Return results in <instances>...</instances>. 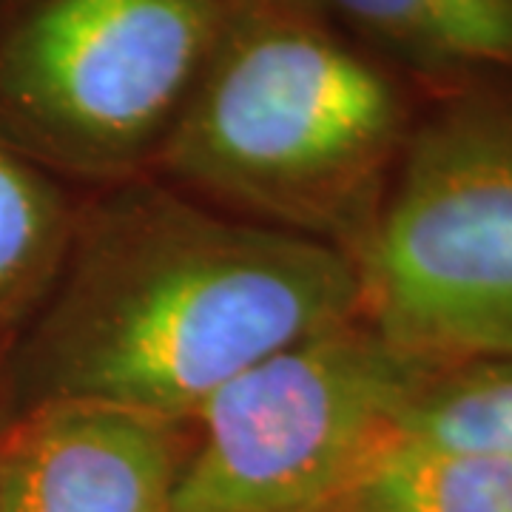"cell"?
<instances>
[{
	"label": "cell",
	"mask_w": 512,
	"mask_h": 512,
	"mask_svg": "<svg viewBox=\"0 0 512 512\" xmlns=\"http://www.w3.org/2000/svg\"><path fill=\"white\" fill-rule=\"evenodd\" d=\"M359 319L350 256L157 177L80 191L52 291L9 345L15 410L80 399L191 421L276 350Z\"/></svg>",
	"instance_id": "1"
},
{
	"label": "cell",
	"mask_w": 512,
	"mask_h": 512,
	"mask_svg": "<svg viewBox=\"0 0 512 512\" xmlns=\"http://www.w3.org/2000/svg\"><path fill=\"white\" fill-rule=\"evenodd\" d=\"M407 134L387 60L288 0H237L148 177L350 256Z\"/></svg>",
	"instance_id": "2"
},
{
	"label": "cell",
	"mask_w": 512,
	"mask_h": 512,
	"mask_svg": "<svg viewBox=\"0 0 512 512\" xmlns=\"http://www.w3.org/2000/svg\"><path fill=\"white\" fill-rule=\"evenodd\" d=\"M350 262L359 322L407 362L512 359V100L458 94L410 128Z\"/></svg>",
	"instance_id": "3"
},
{
	"label": "cell",
	"mask_w": 512,
	"mask_h": 512,
	"mask_svg": "<svg viewBox=\"0 0 512 512\" xmlns=\"http://www.w3.org/2000/svg\"><path fill=\"white\" fill-rule=\"evenodd\" d=\"M237 0H0V137L77 191L146 177Z\"/></svg>",
	"instance_id": "4"
},
{
	"label": "cell",
	"mask_w": 512,
	"mask_h": 512,
	"mask_svg": "<svg viewBox=\"0 0 512 512\" xmlns=\"http://www.w3.org/2000/svg\"><path fill=\"white\" fill-rule=\"evenodd\" d=\"M433 373L350 319L202 404L168 512H333Z\"/></svg>",
	"instance_id": "5"
},
{
	"label": "cell",
	"mask_w": 512,
	"mask_h": 512,
	"mask_svg": "<svg viewBox=\"0 0 512 512\" xmlns=\"http://www.w3.org/2000/svg\"><path fill=\"white\" fill-rule=\"evenodd\" d=\"M191 421L80 399L26 404L0 430V512H168Z\"/></svg>",
	"instance_id": "6"
},
{
	"label": "cell",
	"mask_w": 512,
	"mask_h": 512,
	"mask_svg": "<svg viewBox=\"0 0 512 512\" xmlns=\"http://www.w3.org/2000/svg\"><path fill=\"white\" fill-rule=\"evenodd\" d=\"M382 60L433 77L512 69V0H288Z\"/></svg>",
	"instance_id": "7"
},
{
	"label": "cell",
	"mask_w": 512,
	"mask_h": 512,
	"mask_svg": "<svg viewBox=\"0 0 512 512\" xmlns=\"http://www.w3.org/2000/svg\"><path fill=\"white\" fill-rule=\"evenodd\" d=\"M80 191L0 137V345H12L52 291Z\"/></svg>",
	"instance_id": "8"
},
{
	"label": "cell",
	"mask_w": 512,
	"mask_h": 512,
	"mask_svg": "<svg viewBox=\"0 0 512 512\" xmlns=\"http://www.w3.org/2000/svg\"><path fill=\"white\" fill-rule=\"evenodd\" d=\"M333 512H512V458L396 433Z\"/></svg>",
	"instance_id": "9"
},
{
	"label": "cell",
	"mask_w": 512,
	"mask_h": 512,
	"mask_svg": "<svg viewBox=\"0 0 512 512\" xmlns=\"http://www.w3.org/2000/svg\"><path fill=\"white\" fill-rule=\"evenodd\" d=\"M399 433L436 447L512 458V359L427 379L404 410Z\"/></svg>",
	"instance_id": "10"
},
{
	"label": "cell",
	"mask_w": 512,
	"mask_h": 512,
	"mask_svg": "<svg viewBox=\"0 0 512 512\" xmlns=\"http://www.w3.org/2000/svg\"><path fill=\"white\" fill-rule=\"evenodd\" d=\"M15 410L12 387H9V345H0V430Z\"/></svg>",
	"instance_id": "11"
}]
</instances>
